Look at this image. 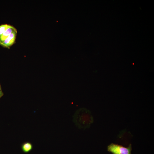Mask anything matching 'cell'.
Returning a JSON list of instances; mask_svg holds the SVG:
<instances>
[{"label": "cell", "mask_w": 154, "mask_h": 154, "mask_svg": "<svg viewBox=\"0 0 154 154\" xmlns=\"http://www.w3.org/2000/svg\"><path fill=\"white\" fill-rule=\"evenodd\" d=\"M72 121L78 128L85 130L89 128L93 123V118L88 110L82 108L76 111L73 116Z\"/></svg>", "instance_id": "1"}, {"label": "cell", "mask_w": 154, "mask_h": 154, "mask_svg": "<svg viewBox=\"0 0 154 154\" xmlns=\"http://www.w3.org/2000/svg\"><path fill=\"white\" fill-rule=\"evenodd\" d=\"M132 146L130 144L127 147L113 143H111L107 147V150L112 154H131Z\"/></svg>", "instance_id": "2"}, {"label": "cell", "mask_w": 154, "mask_h": 154, "mask_svg": "<svg viewBox=\"0 0 154 154\" xmlns=\"http://www.w3.org/2000/svg\"><path fill=\"white\" fill-rule=\"evenodd\" d=\"M17 33V31L12 33L1 45L5 47L10 48L15 43Z\"/></svg>", "instance_id": "3"}, {"label": "cell", "mask_w": 154, "mask_h": 154, "mask_svg": "<svg viewBox=\"0 0 154 154\" xmlns=\"http://www.w3.org/2000/svg\"><path fill=\"white\" fill-rule=\"evenodd\" d=\"M16 31H17V29L11 26L0 36V44H1L11 34Z\"/></svg>", "instance_id": "4"}, {"label": "cell", "mask_w": 154, "mask_h": 154, "mask_svg": "<svg viewBox=\"0 0 154 154\" xmlns=\"http://www.w3.org/2000/svg\"><path fill=\"white\" fill-rule=\"evenodd\" d=\"M21 148L22 151L25 153L30 152L33 149L32 144L29 142H26L21 145Z\"/></svg>", "instance_id": "5"}, {"label": "cell", "mask_w": 154, "mask_h": 154, "mask_svg": "<svg viewBox=\"0 0 154 154\" xmlns=\"http://www.w3.org/2000/svg\"><path fill=\"white\" fill-rule=\"evenodd\" d=\"M7 24H3L0 26V36L10 26Z\"/></svg>", "instance_id": "6"}, {"label": "cell", "mask_w": 154, "mask_h": 154, "mask_svg": "<svg viewBox=\"0 0 154 154\" xmlns=\"http://www.w3.org/2000/svg\"><path fill=\"white\" fill-rule=\"evenodd\" d=\"M4 94L2 91L0 83V100L1 97L3 96Z\"/></svg>", "instance_id": "7"}]
</instances>
